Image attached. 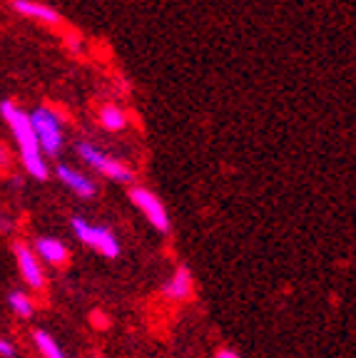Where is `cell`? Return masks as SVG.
I'll use <instances>...</instances> for the list:
<instances>
[{
	"mask_svg": "<svg viewBox=\"0 0 356 358\" xmlns=\"http://www.w3.org/2000/svg\"><path fill=\"white\" fill-rule=\"evenodd\" d=\"M8 303H11V308L20 316V319H30V316H33V301H30L28 294H22V291H11V294H8Z\"/></svg>",
	"mask_w": 356,
	"mask_h": 358,
	"instance_id": "obj_13",
	"label": "cell"
},
{
	"mask_svg": "<svg viewBox=\"0 0 356 358\" xmlns=\"http://www.w3.org/2000/svg\"><path fill=\"white\" fill-rule=\"evenodd\" d=\"M15 259L18 268H20L22 281L30 286V289H43L45 274H43V264L38 262V254L25 244H15Z\"/></svg>",
	"mask_w": 356,
	"mask_h": 358,
	"instance_id": "obj_6",
	"label": "cell"
},
{
	"mask_svg": "<svg viewBox=\"0 0 356 358\" xmlns=\"http://www.w3.org/2000/svg\"><path fill=\"white\" fill-rule=\"evenodd\" d=\"M13 8L25 17L43 20L45 25H57V22H60V13H57L53 6L38 3V0H13Z\"/></svg>",
	"mask_w": 356,
	"mask_h": 358,
	"instance_id": "obj_9",
	"label": "cell"
},
{
	"mask_svg": "<svg viewBox=\"0 0 356 358\" xmlns=\"http://www.w3.org/2000/svg\"><path fill=\"white\" fill-rule=\"evenodd\" d=\"M78 155L83 157L85 164H90L93 169H97V172L105 174V177L115 179V182H123V185H132L135 182V174H132V169H128V164H123L120 159H115V157L100 152L95 145H90V142H78Z\"/></svg>",
	"mask_w": 356,
	"mask_h": 358,
	"instance_id": "obj_4",
	"label": "cell"
},
{
	"mask_svg": "<svg viewBox=\"0 0 356 358\" xmlns=\"http://www.w3.org/2000/svg\"><path fill=\"white\" fill-rule=\"evenodd\" d=\"M33 338H35V343H38V348H40V353H43V358H65V353H62L60 343H57L50 334H45V331H35Z\"/></svg>",
	"mask_w": 356,
	"mask_h": 358,
	"instance_id": "obj_12",
	"label": "cell"
},
{
	"mask_svg": "<svg viewBox=\"0 0 356 358\" xmlns=\"http://www.w3.org/2000/svg\"><path fill=\"white\" fill-rule=\"evenodd\" d=\"M35 244H38L35 249H38V257L43 259V262L60 264V262H65V259H67L65 244H62V241H57V239H53V236H40Z\"/></svg>",
	"mask_w": 356,
	"mask_h": 358,
	"instance_id": "obj_10",
	"label": "cell"
},
{
	"mask_svg": "<svg viewBox=\"0 0 356 358\" xmlns=\"http://www.w3.org/2000/svg\"><path fill=\"white\" fill-rule=\"evenodd\" d=\"M0 356H3V358H15V346H13L8 338H3V336H0Z\"/></svg>",
	"mask_w": 356,
	"mask_h": 358,
	"instance_id": "obj_14",
	"label": "cell"
},
{
	"mask_svg": "<svg viewBox=\"0 0 356 358\" xmlns=\"http://www.w3.org/2000/svg\"><path fill=\"white\" fill-rule=\"evenodd\" d=\"M214 358H240V356H237V353H234L232 348H219L217 356H214Z\"/></svg>",
	"mask_w": 356,
	"mask_h": 358,
	"instance_id": "obj_16",
	"label": "cell"
},
{
	"mask_svg": "<svg viewBox=\"0 0 356 358\" xmlns=\"http://www.w3.org/2000/svg\"><path fill=\"white\" fill-rule=\"evenodd\" d=\"M30 122H33L35 137L38 145L43 150V155L57 157L62 150V122L57 117V112H53L50 107H38L30 112Z\"/></svg>",
	"mask_w": 356,
	"mask_h": 358,
	"instance_id": "obj_2",
	"label": "cell"
},
{
	"mask_svg": "<svg viewBox=\"0 0 356 358\" xmlns=\"http://www.w3.org/2000/svg\"><path fill=\"white\" fill-rule=\"evenodd\" d=\"M192 271L187 266H179L172 276L167 279V284L162 286V294L170 301H184V299L192 296Z\"/></svg>",
	"mask_w": 356,
	"mask_h": 358,
	"instance_id": "obj_8",
	"label": "cell"
},
{
	"mask_svg": "<svg viewBox=\"0 0 356 358\" xmlns=\"http://www.w3.org/2000/svg\"><path fill=\"white\" fill-rule=\"evenodd\" d=\"M73 231L83 244H88L93 252L102 254L105 259H115L120 254V241L112 234L107 227H100V224H90L88 219H73Z\"/></svg>",
	"mask_w": 356,
	"mask_h": 358,
	"instance_id": "obj_3",
	"label": "cell"
},
{
	"mask_svg": "<svg viewBox=\"0 0 356 358\" xmlns=\"http://www.w3.org/2000/svg\"><path fill=\"white\" fill-rule=\"evenodd\" d=\"M57 177H60V182L67 189L75 192V194L83 196V199H93V196L97 194V187H95L93 179H88L83 172H75V169L67 167V164H57Z\"/></svg>",
	"mask_w": 356,
	"mask_h": 358,
	"instance_id": "obj_7",
	"label": "cell"
},
{
	"mask_svg": "<svg viewBox=\"0 0 356 358\" xmlns=\"http://www.w3.org/2000/svg\"><path fill=\"white\" fill-rule=\"evenodd\" d=\"M0 115L11 124V132L18 142V150H20L22 167L28 169V174H33L35 179H48V164L43 159V150H40L38 137H35L30 115L11 100L0 102Z\"/></svg>",
	"mask_w": 356,
	"mask_h": 358,
	"instance_id": "obj_1",
	"label": "cell"
},
{
	"mask_svg": "<svg viewBox=\"0 0 356 358\" xmlns=\"http://www.w3.org/2000/svg\"><path fill=\"white\" fill-rule=\"evenodd\" d=\"M130 199H132V204L139 209V212L145 214V219L155 227L157 231L167 234L170 217H167V209H165L160 196L152 194V192L145 189V187H132V189H130Z\"/></svg>",
	"mask_w": 356,
	"mask_h": 358,
	"instance_id": "obj_5",
	"label": "cell"
},
{
	"mask_svg": "<svg viewBox=\"0 0 356 358\" xmlns=\"http://www.w3.org/2000/svg\"><path fill=\"white\" fill-rule=\"evenodd\" d=\"M97 120H100V124L105 129H110V132H120V129L128 127V115H125L120 107L115 105H105L100 110V115H97Z\"/></svg>",
	"mask_w": 356,
	"mask_h": 358,
	"instance_id": "obj_11",
	"label": "cell"
},
{
	"mask_svg": "<svg viewBox=\"0 0 356 358\" xmlns=\"http://www.w3.org/2000/svg\"><path fill=\"white\" fill-rule=\"evenodd\" d=\"M65 40L70 43V48H73V50H80V48H83V40H80V35L70 33V35H65Z\"/></svg>",
	"mask_w": 356,
	"mask_h": 358,
	"instance_id": "obj_15",
	"label": "cell"
}]
</instances>
